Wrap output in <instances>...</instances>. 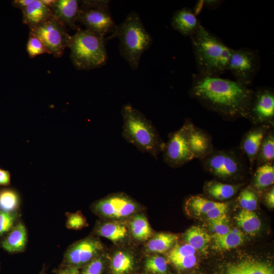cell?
<instances>
[{"mask_svg":"<svg viewBox=\"0 0 274 274\" xmlns=\"http://www.w3.org/2000/svg\"><path fill=\"white\" fill-rule=\"evenodd\" d=\"M121 115L123 138L140 151L147 153L157 159L165 143L151 121L130 103L122 106Z\"/></svg>","mask_w":274,"mask_h":274,"instance_id":"obj_3","label":"cell"},{"mask_svg":"<svg viewBox=\"0 0 274 274\" xmlns=\"http://www.w3.org/2000/svg\"><path fill=\"white\" fill-rule=\"evenodd\" d=\"M238 201L242 209L254 211L257 207L258 197L252 189L246 187L241 191Z\"/></svg>","mask_w":274,"mask_h":274,"instance_id":"obj_35","label":"cell"},{"mask_svg":"<svg viewBox=\"0 0 274 274\" xmlns=\"http://www.w3.org/2000/svg\"><path fill=\"white\" fill-rule=\"evenodd\" d=\"M92 212L106 220H123L130 218L142 209V206L123 192L114 193L94 202Z\"/></svg>","mask_w":274,"mask_h":274,"instance_id":"obj_8","label":"cell"},{"mask_svg":"<svg viewBox=\"0 0 274 274\" xmlns=\"http://www.w3.org/2000/svg\"><path fill=\"white\" fill-rule=\"evenodd\" d=\"M32 1V0H14L12 1V4L15 8L23 11Z\"/></svg>","mask_w":274,"mask_h":274,"instance_id":"obj_46","label":"cell"},{"mask_svg":"<svg viewBox=\"0 0 274 274\" xmlns=\"http://www.w3.org/2000/svg\"><path fill=\"white\" fill-rule=\"evenodd\" d=\"M219 203L199 195L192 196L186 200L185 208L193 214L200 216L206 215Z\"/></svg>","mask_w":274,"mask_h":274,"instance_id":"obj_30","label":"cell"},{"mask_svg":"<svg viewBox=\"0 0 274 274\" xmlns=\"http://www.w3.org/2000/svg\"><path fill=\"white\" fill-rule=\"evenodd\" d=\"M108 258L109 274H130L137 265L134 254L126 249L115 250Z\"/></svg>","mask_w":274,"mask_h":274,"instance_id":"obj_18","label":"cell"},{"mask_svg":"<svg viewBox=\"0 0 274 274\" xmlns=\"http://www.w3.org/2000/svg\"><path fill=\"white\" fill-rule=\"evenodd\" d=\"M238 263L245 274H274L272 266L266 262L246 260Z\"/></svg>","mask_w":274,"mask_h":274,"instance_id":"obj_33","label":"cell"},{"mask_svg":"<svg viewBox=\"0 0 274 274\" xmlns=\"http://www.w3.org/2000/svg\"><path fill=\"white\" fill-rule=\"evenodd\" d=\"M209 222L210 227L214 232V235H224L231 229L227 214L223 215L216 219L210 220Z\"/></svg>","mask_w":274,"mask_h":274,"instance_id":"obj_40","label":"cell"},{"mask_svg":"<svg viewBox=\"0 0 274 274\" xmlns=\"http://www.w3.org/2000/svg\"><path fill=\"white\" fill-rule=\"evenodd\" d=\"M178 270H184L192 268L197 263V258L195 255L188 256L169 260Z\"/></svg>","mask_w":274,"mask_h":274,"instance_id":"obj_41","label":"cell"},{"mask_svg":"<svg viewBox=\"0 0 274 274\" xmlns=\"http://www.w3.org/2000/svg\"><path fill=\"white\" fill-rule=\"evenodd\" d=\"M189 140L194 159L198 158L200 160L215 149L211 135L203 129L194 125L192 121L189 131Z\"/></svg>","mask_w":274,"mask_h":274,"instance_id":"obj_17","label":"cell"},{"mask_svg":"<svg viewBox=\"0 0 274 274\" xmlns=\"http://www.w3.org/2000/svg\"><path fill=\"white\" fill-rule=\"evenodd\" d=\"M253 90L236 80L194 74L190 96L223 119L247 118Z\"/></svg>","mask_w":274,"mask_h":274,"instance_id":"obj_1","label":"cell"},{"mask_svg":"<svg viewBox=\"0 0 274 274\" xmlns=\"http://www.w3.org/2000/svg\"><path fill=\"white\" fill-rule=\"evenodd\" d=\"M20 202L19 195L15 190L6 189L0 191V211L16 213Z\"/></svg>","mask_w":274,"mask_h":274,"instance_id":"obj_31","label":"cell"},{"mask_svg":"<svg viewBox=\"0 0 274 274\" xmlns=\"http://www.w3.org/2000/svg\"><path fill=\"white\" fill-rule=\"evenodd\" d=\"M184 239L196 251L205 252L210 243L212 236L202 228L192 226L184 234Z\"/></svg>","mask_w":274,"mask_h":274,"instance_id":"obj_26","label":"cell"},{"mask_svg":"<svg viewBox=\"0 0 274 274\" xmlns=\"http://www.w3.org/2000/svg\"><path fill=\"white\" fill-rule=\"evenodd\" d=\"M200 161L204 169L223 180L238 177L244 174L248 166L249 167L248 161L241 151L231 149H215Z\"/></svg>","mask_w":274,"mask_h":274,"instance_id":"obj_7","label":"cell"},{"mask_svg":"<svg viewBox=\"0 0 274 274\" xmlns=\"http://www.w3.org/2000/svg\"><path fill=\"white\" fill-rule=\"evenodd\" d=\"M50 9L52 16L66 26L76 31L80 28L76 24L80 12V1L54 0Z\"/></svg>","mask_w":274,"mask_h":274,"instance_id":"obj_16","label":"cell"},{"mask_svg":"<svg viewBox=\"0 0 274 274\" xmlns=\"http://www.w3.org/2000/svg\"><path fill=\"white\" fill-rule=\"evenodd\" d=\"M108 255L105 252L80 269V274H104L108 266Z\"/></svg>","mask_w":274,"mask_h":274,"instance_id":"obj_34","label":"cell"},{"mask_svg":"<svg viewBox=\"0 0 274 274\" xmlns=\"http://www.w3.org/2000/svg\"><path fill=\"white\" fill-rule=\"evenodd\" d=\"M26 50L30 58H33L44 53L51 54L41 40L30 31Z\"/></svg>","mask_w":274,"mask_h":274,"instance_id":"obj_36","label":"cell"},{"mask_svg":"<svg viewBox=\"0 0 274 274\" xmlns=\"http://www.w3.org/2000/svg\"><path fill=\"white\" fill-rule=\"evenodd\" d=\"M272 127L268 124L255 125L244 135L239 150L247 158L251 172L255 165L256 156L263 140L267 130Z\"/></svg>","mask_w":274,"mask_h":274,"instance_id":"obj_14","label":"cell"},{"mask_svg":"<svg viewBox=\"0 0 274 274\" xmlns=\"http://www.w3.org/2000/svg\"><path fill=\"white\" fill-rule=\"evenodd\" d=\"M237 225L246 232L255 234L260 228L261 221L254 211L242 209L235 217Z\"/></svg>","mask_w":274,"mask_h":274,"instance_id":"obj_29","label":"cell"},{"mask_svg":"<svg viewBox=\"0 0 274 274\" xmlns=\"http://www.w3.org/2000/svg\"><path fill=\"white\" fill-rule=\"evenodd\" d=\"M140 274H147V273H140Z\"/></svg>","mask_w":274,"mask_h":274,"instance_id":"obj_50","label":"cell"},{"mask_svg":"<svg viewBox=\"0 0 274 274\" xmlns=\"http://www.w3.org/2000/svg\"><path fill=\"white\" fill-rule=\"evenodd\" d=\"M273 183V163H267L257 167L254 174L253 183L257 191H263L272 186Z\"/></svg>","mask_w":274,"mask_h":274,"instance_id":"obj_28","label":"cell"},{"mask_svg":"<svg viewBox=\"0 0 274 274\" xmlns=\"http://www.w3.org/2000/svg\"><path fill=\"white\" fill-rule=\"evenodd\" d=\"M228 207L227 203L219 202L217 206L210 210L205 215L209 220L216 219L227 214Z\"/></svg>","mask_w":274,"mask_h":274,"instance_id":"obj_42","label":"cell"},{"mask_svg":"<svg viewBox=\"0 0 274 274\" xmlns=\"http://www.w3.org/2000/svg\"><path fill=\"white\" fill-rule=\"evenodd\" d=\"M93 234L105 237L116 245L125 243L130 236L128 225L124 220H117L105 219L97 222Z\"/></svg>","mask_w":274,"mask_h":274,"instance_id":"obj_15","label":"cell"},{"mask_svg":"<svg viewBox=\"0 0 274 274\" xmlns=\"http://www.w3.org/2000/svg\"><path fill=\"white\" fill-rule=\"evenodd\" d=\"M22 12V21L29 28L38 25L52 16L51 9L41 0H32Z\"/></svg>","mask_w":274,"mask_h":274,"instance_id":"obj_21","label":"cell"},{"mask_svg":"<svg viewBox=\"0 0 274 274\" xmlns=\"http://www.w3.org/2000/svg\"><path fill=\"white\" fill-rule=\"evenodd\" d=\"M191 121L187 119L181 127L168 135L162 153L163 161L172 167H181L194 159L189 140Z\"/></svg>","mask_w":274,"mask_h":274,"instance_id":"obj_10","label":"cell"},{"mask_svg":"<svg viewBox=\"0 0 274 274\" xmlns=\"http://www.w3.org/2000/svg\"><path fill=\"white\" fill-rule=\"evenodd\" d=\"M11 177L8 170L0 169V186H8L10 184Z\"/></svg>","mask_w":274,"mask_h":274,"instance_id":"obj_44","label":"cell"},{"mask_svg":"<svg viewBox=\"0 0 274 274\" xmlns=\"http://www.w3.org/2000/svg\"><path fill=\"white\" fill-rule=\"evenodd\" d=\"M104 252V247L100 240L93 235H90L72 244L64 253L59 266L81 269Z\"/></svg>","mask_w":274,"mask_h":274,"instance_id":"obj_12","label":"cell"},{"mask_svg":"<svg viewBox=\"0 0 274 274\" xmlns=\"http://www.w3.org/2000/svg\"><path fill=\"white\" fill-rule=\"evenodd\" d=\"M66 26L52 16L38 25L29 28V31L39 38L55 58L61 57L68 47L72 36Z\"/></svg>","mask_w":274,"mask_h":274,"instance_id":"obj_9","label":"cell"},{"mask_svg":"<svg viewBox=\"0 0 274 274\" xmlns=\"http://www.w3.org/2000/svg\"><path fill=\"white\" fill-rule=\"evenodd\" d=\"M40 274H46L45 272V268L44 267L41 271L40 272Z\"/></svg>","mask_w":274,"mask_h":274,"instance_id":"obj_49","label":"cell"},{"mask_svg":"<svg viewBox=\"0 0 274 274\" xmlns=\"http://www.w3.org/2000/svg\"><path fill=\"white\" fill-rule=\"evenodd\" d=\"M242 184H228L217 181L207 182L204 191L211 197L218 200H224L233 197L239 190Z\"/></svg>","mask_w":274,"mask_h":274,"instance_id":"obj_24","label":"cell"},{"mask_svg":"<svg viewBox=\"0 0 274 274\" xmlns=\"http://www.w3.org/2000/svg\"><path fill=\"white\" fill-rule=\"evenodd\" d=\"M201 25L193 12L187 7L176 11L171 20L173 29L185 37L192 36Z\"/></svg>","mask_w":274,"mask_h":274,"instance_id":"obj_19","label":"cell"},{"mask_svg":"<svg viewBox=\"0 0 274 274\" xmlns=\"http://www.w3.org/2000/svg\"><path fill=\"white\" fill-rule=\"evenodd\" d=\"M144 268L150 274H167L168 263L162 256L150 255L145 260Z\"/></svg>","mask_w":274,"mask_h":274,"instance_id":"obj_32","label":"cell"},{"mask_svg":"<svg viewBox=\"0 0 274 274\" xmlns=\"http://www.w3.org/2000/svg\"><path fill=\"white\" fill-rule=\"evenodd\" d=\"M66 227L72 230H80L88 226L86 218L81 211L66 214Z\"/></svg>","mask_w":274,"mask_h":274,"instance_id":"obj_38","label":"cell"},{"mask_svg":"<svg viewBox=\"0 0 274 274\" xmlns=\"http://www.w3.org/2000/svg\"><path fill=\"white\" fill-rule=\"evenodd\" d=\"M198 74L220 77L228 69L232 49L201 25L191 37Z\"/></svg>","mask_w":274,"mask_h":274,"instance_id":"obj_2","label":"cell"},{"mask_svg":"<svg viewBox=\"0 0 274 274\" xmlns=\"http://www.w3.org/2000/svg\"><path fill=\"white\" fill-rule=\"evenodd\" d=\"M274 91L269 87L253 90L247 118L255 125L268 124L273 126Z\"/></svg>","mask_w":274,"mask_h":274,"instance_id":"obj_13","label":"cell"},{"mask_svg":"<svg viewBox=\"0 0 274 274\" xmlns=\"http://www.w3.org/2000/svg\"><path fill=\"white\" fill-rule=\"evenodd\" d=\"M130 235L138 242H146L154 234L145 215L136 213L130 217L128 223Z\"/></svg>","mask_w":274,"mask_h":274,"instance_id":"obj_23","label":"cell"},{"mask_svg":"<svg viewBox=\"0 0 274 274\" xmlns=\"http://www.w3.org/2000/svg\"><path fill=\"white\" fill-rule=\"evenodd\" d=\"M115 37L119 41L121 55L131 69H138L141 58L150 48L153 39L136 12H130L124 21L116 26L114 35V38Z\"/></svg>","mask_w":274,"mask_h":274,"instance_id":"obj_4","label":"cell"},{"mask_svg":"<svg viewBox=\"0 0 274 274\" xmlns=\"http://www.w3.org/2000/svg\"><path fill=\"white\" fill-rule=\"evenodd\" d=\"M27 232L24 224L18 221L1 242L2 248L10 253L23 251L27 244Z\"/></svg>","mask_w":274,"mask_h":274,"instance_id":"obj_20","label":"cell"},{"mask_svg":"<svg viewBox=\"0 0 274 274\" xmlns=\"http://www.w3.org/2000/svg\"><path fill=\"white\" fill-rule=\"evenodd\" d=\"M107 39L79 28L72 36L68 47L71 60L76 68L90 70L104 65L108 59Z\"/></svg>","mask_w":274,"mask_h":274,"instance_id":"obj_5","label":"cell"},{"mask_svg":"<svg viewBox=\"0 0 274 274\" xmlns=\"http://www.w3.org/2000/svg\"><path fill=\"white\" fill-rule=\"evenodd\" d=\"M260 68L258 50L249 48L232 49L227 71L235 80L249 86Z\"/></svg>","mask_w":274,"mask_h":274,"instance_id":"obj_11","label":"cell"},{"mask_svg":"<svg viewBox=\"0 0 274 274\" xmlns=\"http://www.w3.org/2000/svg\"><path fill=\"white\" fill-rule=\"evenodd\" d=\"M42 2L49 8L54 0H41Z\"/></svg>","mask_w":274,"mask_h":274,"instance_id":"obj_48","label":"cell"},{"mask_svg":"<svg viewBox=\"0 0 274 274\" xmlns=\"http://www.w3.org/2000/svg\"><path fill=\"white\" fill-rule=\"evenodd\" d=\"M196 250L190 245L176 244L169 251L167 255L168 260L195 255Z\"/></svg>","mask_w":274,"mask_h":274,"instance_id":"obj_39","label":"cell"},{"mask_svg":"<svg viewBox=\"0 0 274 274\" xmlns=\"http://www.w3.org/2000/svg\"><path fill=\"white\" fill-rule=\"evenodd\" d=\"M213 249L218 251L229 250L241 245L244 241L243 233L237 228L231 229L228 232L222 235L213 234Z\"/></svg>","mask_w":274,"mask_h":274,"instance_id":"obj_25","label":"cell"},{"mask_svg":"<svg viewBox=\"0 0 274 274\" xmlns=\"http://www.w3.org/2000/svg\"><path fill=\"white\" fill-rule=\"evenodd\" d=\"M204 2L206 7L210 8H215L222 3L220 1H205Z\"/></svg>","mask_w":274,"mask_h":274,"instance_id":"obj_47","label":"cell"},{"mask_svg":"<svg viewBox=\"0 0 274 274\" xmlns=\"http://www.w3.org/2000/svg\"><path fill=\"white\" fill-rule=\"evenodd\" d=\"M179 238L177 234L169 232H160L146 241L145 249L149 254L163 253L170 250Z\"/></svg>","mask_w":274,"mask_h":274,"instance_id":"obj_22","label":"cell"},{"mask_svg":"<svg viewBox=\"0 0 274 274\" xmlns=\"http://www.w3.org/2000/svg\"><path fill=\"white\" fill-rule=\"evenodd\" d=\"M55 274H80V269L73 267H60L55 270Z\"/></svg>","mask_w":274,"mask_h":274,"instance_id":"obj_43","label":"cell"},{"mask_svg":"<svg viewBox=\"0 0 274 274\" xmlns=\"http://www.w3.org/2000/svg\"><path fill=\"white\" fill-rule=\"evenodd\" d=\"M274 132L271 127L264 135L255 161L257 167L267 163H273Z\"/></svg>","mask_w":274,"mask_h":274,"instance_id":"obj_27","label":"cell"},{"mask_svg":"<svg viewBox=\"0 0 274 274\" xmlns=\"http://www.w3.org/2000/svg\"><path fill=\"white\" fill-rule=\"evenodd\" d=\"M18 214L0 211V237L8 233L17 223Z\"/></svg>","mask_w":274,"mask_h":274,"instance_id":"obj_37","label":"cell"},{"mask_svg":"<svg viewBox=\"0 0 274 274\" xmlns=\"http://www.w3.org/2000/svg\"><path fill=\"white\" fill-rule=\"evenodd\" d=\"M265 201L267 206L270 208L274 207V187H271L269 190L266 192L265 196Z\"/></svg>","mask_w":274,"mask_h":274,"instance_id":"obj_45","label":"cell"},{"mask_svg":"<svg viewBox=\"0 0 274 274\" xmlns=\"http://www.w3.org/2000/svg\"><path fill=\"white\" fill-rule=\"evenodd\" d=\"M110 1H80L78 22L86 29L101 37L114 38L116 25L110 10ZM107 39V38H106Z\"/></svg>","mask_w":274,"mask_h":274,"instance_id":"obj_6","label":"cell"}]
</instances>
